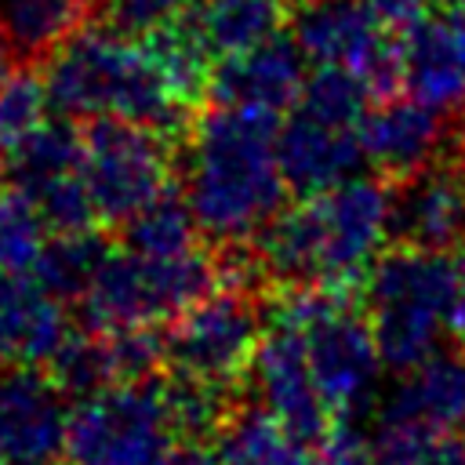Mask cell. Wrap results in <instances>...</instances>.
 <instances>
[{"label":"cell","mask_w":465,"mask_h":465,"mask_svg":"<svg viewBox=\"0 0 465 465\" xmlns=\"http://www.w3.org/2000/svg\"><path fill=\"white\" fill-rule=\"evenodd\" d=\"M149 465H211V461H207V454H203L196 443H185V440L178 443V440H174V443H171L167 450H160Z\"/></svg>","instance_id":"37"},{"label":"cell","mask_w":465,"mask_h":465,"mask_svg":"<svg viewBox=\"0 0 465 465\" xmlns=\"http://www.w3.org/2000/svg\"><path fill=\"white\" fill-rule=\"evenodd\" d=\"M29 196L36 200V207H40L47 229H54V232L91 229L94 218H98V207H94V200H91V189H87L80 167L69 171V174L51 178V182H44V185L33 189Z\"/></svg>","instance_id":"32"},{"label":"cell","mask_w":465,"mask_h":465,"mask_svg":"<svg viewBox=\"0 0 465 465\" xmlns=\"http://www.w3.org/2000/svg\"><path fill=\"white\" fill-rule=\"evenodd\" d=\"M305 62L309 58L294 44V36L287 40V36L276 33L272 40H265L258 47L218 58L214 76H211V91H214L218 102L276 116V113L298 105L302 87L309 80Z\"/></svg>","instance_id":"14"},{"label":"cell","mask_w":465,"mask_h":465,"mask_svg":"<svg viewBox=\"0 0 465 465\" xmlns=\"http://www.w3.org/2000/svg\"><path fill=\"white\" fill-rule=\"evenodd\" d=\"M360 145L367 163H374L385 178H411L436 163V153L443 145V113L411 98H378L360 127Z\"/></svg>","instance_id":"15"},{"label":"cell","mask_w":465,"mask_h":465,"mask_svg":"<svg viewBox=\"0 0 465 465\" xmlns=\"http://www.w3.org/2000/svg\"><path fill=\"white\" fill-rule=\"evenodd\" d=\"M80 167V134L69 127V124H54L47 120L7 163H4V174L7 182H15L18 189L33 193L40 189L44 182L58 178V174H69Z\"/></svg>","instance_id":"26"},{"label":"cell","mask_w":465,"mask_h":465,"mask_svg":"<svg viewBox=\"0 0 465 465\" xmlns=\"http://www.w3.org/2000/svg\"><path fill=\"white\" fill-rule=\"evenodd\" d=\"M276 116L218 102L200 113L182 145V193L218 243L254 240L280 211L287 182L276 156Z\"/></svg>","instance_id":"1"},{"label":"cell","mask_w":465,"mask_h":465,"mask_svg":"<svg viewBox=\"0 0 465 465\" xmlns=\"http://www.w3.org/2000/svg\"><path fill=\"white\" fill-rule=\"evenodd\" d=\"M309 465H374V450L371 440L341 418L312 443Z\"/></svg>","instance_id":"33"},{"label":"cell","mask_w":465,"mask_h":465,"mask_svg":"<svg viewBox=\"0 0 465 465\" xmlns=\"http://www.w3.org/2000/svg\"><path fill=\"white\" fill-rule=\"evenodd\" d=\"M189 0H109V11L120 29H149L171 15H178Z\"/></svg>","instance_id":"34"},{"label":"cell","mask_w":465,"mask_h":465,"mask_svg":"<svg viewBox=\"0 0 465 465\" xmlns=\"http://www.w3.org/2000/svg\"><path fill=\"white\" fill-rule=\"evenodd\" d=\"M374 465H461V447L432 425L381 418L371 440Z\"/></svg>","instance_id":"28"},{"label":"cell","mask_w":465,"mask_h":465,"mask_svg":"<svg viewBox=\"0 0 465 465\" xmlns=\"http://www.w3.org/2000/svg\"><path fill=\"white\" fill-rule=\"evenodd\" d=\"M47 465H58V461H47ZM69 465H73V461H69Z\"/></svg>","instance_id":"41"},{"label":"cell","mask_w":465,"mask_h":465,"mask_svg":"<svg viewBox=\"0 0 465 465\" xmlns=\"http://www.w3.org/2000/svg\"><path fill=\"white\" fill-rule=\"evenodd\" d=\"M222 265L203 251H185L174 258H149L138 251H109L91 287L80 294V312L87 331H124L156 327L174 320L218 287Z\"/></svg>","instance_id":"6"},{"label":"cell","mask_w":465,"mask_h":465,"mask_svg":"<svg viewBox=\"0 0 465 465\" xmlns=\"http://www.w3.org/2000/svg\"><path fill=\"white\" fill-rule=\"evenodd\" d=\"M200 222L185 200V193L163 189L156 200H149L142 211H134L124 222V240L131 251L149 258H174L196 247Z\"/></svg>","instance_id":"24"},{"label":"cell","mask_w":465,"mask_h":465,"mask_svg":"<svg viewBox=\"0 0 465 465\" xmlns=\"http://www.w3.org/2000/svg\"><path fill=\"white\" fill-rule=\"evenodd\" d=\"M454 265V309H450V331L465 334V240L458 243V258Z\"/></svg>","instance_id":"36"},{"label":"cell","mask_w":465,"mask_h":465,"mask_svg":"<svg viewBox=\"0 0 465 465\" xmlns=\"http://www.w3.org/2000/svg\"><path fill=\"white\" fill-rule=\"evenodd\" d=\"M91 0H0V36L15 58L54 54L76 29H84Z\"/></svg>","instance_id":"23"},{"label":"cell","mask_w":465,"mask_h":465,"mask_svg":"<svg viewBox=\"0 0 465 465\" xmlns=\"http://www.w3.org/2000/svg\"><path fill=\"white\" fill-rule=\"evenodd\" d=\"M458 447H461V465H465V429H461V443Z\"/></svg>","instance_id":"40"},{"label":"cell","mask_w":465,"mask_h":465,"mask_svg":"<svg viewBox=\"0 0 465 465\" xmlns=\"http://www.w3.org/2000/svg\"><path fill=\"white\" fill-rule=\"evenodd\" d=\"M65 389L36 367H0V447L15 465H47L65 450Z\"/></svg>","instance_id":"12"},{"label":"cell","mask_w":465,"mask_h":465,"mask_svg":"<svg viewBox=\"0 0 465 465\" xmlns=\"http://www.w3.org/2000/svg\"><path fill=\"white\" fill-rule=\"evenodd\" d=\"M80 174L91 189L98 218L124 225L167 189L171 149L156 127L98 116L80 131Z\"/></svg>","instance_id":"8"},{"label":"cell","mask_w":465,"mask_h":465,"mask_svg":"<svg viewBox=\"0 0 465 465\" xmlns=\"http://www.w3.org/2000/svg\"><path fill=\"white\" fill-rule=\"evenodd\" d=\"M403 84L440 113L465 109V4L418 18L400 40Z\"/></svg>","instance_id":"13"},{"label":"cell","mask_w":465,"mask_h":465,"mask_svg":"<svg viewBox=\"0 0 465 465\" xmlns=\"http://www.w3.org/2000/svg\"><path fill=\"white\" fill-rule=\"evenodd\" d=\"M251 381H254L258 403L269 414H276L305 443H316L338 421L316 389L302 334L283 323H272L262 334L251 360Z\"/></svg>","instance_id":"11"},{"label":"cell","mask_w":465,"mask_h":465,"mask_svg":"<svg viewBox=\"0 0 465 465\" xmlns=\"http://www.w3.org/2000/svg\"><path fill=\"white\" fill-rule=\"evenodd\" d=\"M272 323L302 334L309 371L334 418H349L371 403L385 363L371 320L352 302V287L291 283L272 305Z\"/></svg>","instance_id":"4"},{"label":"cell","mask_w":465,"mask_h":465,"mask_svg":"<svg viewBox=\"0 0 465 465\" xmlns=\"http://www.w3.org/2000/svg\"><path fill=\"white\" fill-rule=\"evenodd\" d=\"M47 84L36 73H7L0 80V167L47 124Z\"/></svg>","instance_id":"29"},{"label":"cell","mask_w":465,"mask_h":465,"mask_svg":"<svg viewBox=\"0 0 465 465\" xmlns=\"http://www.w3.org/2000/svg\"><path fill=\"white\" fill-rule=\"evenodd\" d=\"M218 465H309L305 440H298L276 414L240 403L214 432Z\"/></svg>","instance_id":"20"},{"label":"cell","mask_w":465,"mask_h":465,"mask_svg":"<svg viewBox=\"0 0 465 465\" xmlns=\"http://www.w3.org/2000/svg\"><path fill=\"white\" fill-rule=\"evenodd\" d=\"M276 156L287 189L302 196L334 189L367 163L356 127H338L302 109L276 131Z\"/></svg>","instance_id":"17"},{"label":"cell","mask_w":465,"mask_h":465,"mask_svg":"<svg viewBox=\"0 0 465 465\" xmlns=\"http://www.w3.org/2000/svg\"><path fill=\"white\" fill-rule=\"evenodd\" d=\"M163 338L167 363L178 374L225 389L243 371H251L254 349L262 341V312L247 287H214L207 298L178 312Z\"/></svg>","instance_id":"10"},{"label":"cell","mask_w":465,"mask_h":465,"mask_svg":"<svg viewBox=\"0 0 465 465\" xmlns=\"http://www.w3.org/2000/svg\"><path fill=\"white\" fill-rule=\"evenodd\" d=\"M142 44L149 51V58L156 62L160 76L167 80L171 94L189 109L193 102L203 98V91H211V76H214V54L203 47L196 25L189 22V15H171L149 29H142Z\"/></svg>","instance_id":"21"},{"label":"cell","mask_w":465,"mask_h":465,"mask_svg":"<svg viewBox=\"0 0 465 465\" xmlns=\"http://www.w3.org/2000/svg\"><path fill=\"white\" fill-rule=\"evenodd\" d=\"M69 312L40 276L0 272V367H40L69 338Z\"/></svg>","instance_id":"16"},{"label":"cell","mask_w":465,"mask_h":465,"mask_svg":"<svg viewBox=\"0 0 465 465\" xmlns=\"http://www.w3.org/2000/svg\"><path fill=\"white\" fill-rule=\"evenodd\" d=\"M283 18H287L283 0H203L189 15L203 47L214 58H229L272 40Z\"/></svg>","instance_id":"22"},{"label":"cell","mask_w":465,"mask_h":465,"mask_svg":"<svg viewBox=\"0 0 465 465\" xmlns=\"http://www.w3.org/2000/svg\"><path fill=\"white\" fill-rule=\"evenodd\" d=\"M392 232V185L349 178L280 207L254 232V262L276 283L356 287Z\"/></svg>","instance_id":"2"},{"label":"cell","mask_w":465,"mask_h":465,"mask_svg":"<svg viewBox=\"0 0 465 465\" xmlns=\"http://www.w3.org/2000/svg\"><path fill=\"white\" fill-rule=\"evenodd\" d=\"M392 232L400 243L447 251L465 240V174L429 163L392 189Z\"/></svg>","instance_id":"18"},{"label":"cell","mask_w":465,"mask_h":465,"mask_svg":"<svg viewBox=\"0 0 465 465\" xmlns=\"http://www.w3.org/2000/svg\"><path fill=\"white\" fill-rule=\"evenodd\" d=\"M454 265L443 251L400 243L367 272V320L381 363L396 374L429 360L450 327Z\"/></svg>","instance_id":"5"},{"label":"cell","mask_w":465,"mask_h":465,"mask_svg":"<svg viewBox=\"0 0 465 465\" xmlns=\"http://www.w3.org/2000/svg\"><path fill=\"white\" fill-rule=\"evenodd\" d=\"M360 4L396 29H411L418 18H425V7H429V0H360Z\"/></svg>","instance_id":"35"},{"label":"cell","mask_w":465,"mask_h":465,"mask_svg":"<svg viewBox=\"0 0 465 465\" xmlns=\"http://www.w3.org/2000/svg\"><path fill=\"white\" fill-rule=\"evenodd\" d=\"M294 44L316 65L360 76L371 98H392L403 84L400 40L360 0H305L294 7Z\"/></svg>","instance_id":"9"},{"label":"cell","mask_w":465,"mask_h":465,"mask_svg":"<svg viewBox=\"0 0 465 465\" xmlns=\"http://www.w3.org/2000/svg\"><path fill=\"white\" fill-rule=\"evenodd\" d=\"M0 465H15V461L7 458V450H4V447H0Z\"/></svg>","instance_id":"39"},{"label":"cell","mask_w":465,"mask_h":465,"mask_svg":"<svg viewBox=\"0 0 465 465\" xmlns=\"http://www.w3.org/2000/svg\"><path fill=\"white\" fill-rule=\"evenodd\" d=\"M98 334H102L109 385L156 378L160 363H167V338L156 327H124V331H98Z\"/></svg>","instance_id":"31"},{"label":"cell","mask_w":465,"mask_h":465,"mask_svg":"<svg viewBox=\"0 0 465 465\" xmlns=\"http://www.w3.org/2000/svg\"><path fill=\"white\" fill-rule=\"evenodd\" d=\"M51 109L69 120L116 116L145 127H174L185 105L171 94L142 36H127L113 25L76 29L44 73Z\"/></svg>","instance_id":"3"},{"label":"cell","mask_w":465,"mask_h":465,"mask_svg":"<svg viewBox=\"0 0 465 465\" xmlns=\"http://www.w3.org/2000/svg\"><path fill=\"white\" fill-rule=\"evenodd\" d=\"M47 243L36 200L15 182H0V272H29Z\"/></svg>","instance_id":"27"},{"label":"cell","mask_w":465,"mask_h":465,"mask_svg":"<svg viewBox=\"0 0 465 465\" xmlns=\"http://www.w3.org/2000/svg\"><path fill=\"white\" fill-rule=\"evenodd\" d=\"M174 440L163 381L156 378L84 392L65 425L73 465H149Z\"/></svg>","instance_id":"7"},{"label":"cell","mask_w":465,"mask_h":465,"mask_svg":"<svg viewBox=\"0 0 465 465\" xmlns=\"http://www.w3.org/2000/svg\"><path fill=\"white\" fill-rule=\"evenodd\" d=\"M109 247L94 229H76V232H54V240L44 243L33 272L40 276V283L58 294L62 302L76 298L91 287L94 272L102 269Z\"/></svg>","instance_id":"25"},{"label":"cell","mask_w":465,"mask_h":465,"mask_svg":"<svg viewBox=\"0 0 465 465\" xmlns=\"http://www.w3.org/2000/svg\"><path fill=\"white\" fill-rule=\"evenodd\" d=\"M381 418L421 421L443 432L465 425V356L436 349L429 360L403 371L381 407Z\"/></svg>","instance_id":"19"},{"label":"cell","mask_w":465,"mask_h":465,"mask_svg":"<svg viewBox=\"0 0 465 465\" xmlns=\"http://www.w3.org/2000/svg\"><path fill=\"white\" fill-rule=\"evenodd\" d=\"M454 167L465 174V116H461V124H458V131H454Z\"/></svg>","instance_id":"38"},{"label":"cell","mask_w":465,"mask_h":465,"mask_svg":"<svg viewBox=\"0 0 465 465\" xmlns=\"http://www.w3.org/2000/svg\"><path fill=\"white\" fill-rule=\"evenodd\" d=\"M450 4H465V0H450Z\"/></svg>","instance_id":"42"},{"label":"cell","mask_w":465,"mask_h":465,"mask_svg":"<svg viewBox=\"0 0 465 465\" xmlns=\"http://www.w3.org/2000/svg\"><path fill=\"white\" fill-rule=\"evenodd\" d=\"M367 102H374V98L360 76H352L345 69L316 65V73H309V80L302 87L298 109L316 116V120L338 124V127H360Z\"/></svg>","instance_id":"30"}]
</instances>
